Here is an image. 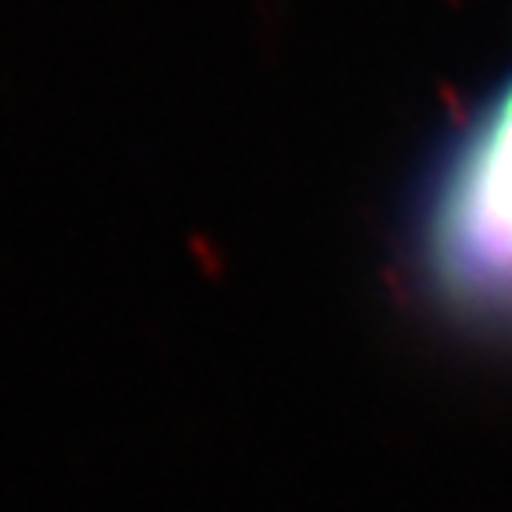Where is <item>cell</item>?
<instances>
[{"mask_svg":"<svg viewBox=\"0 0 512 512\" xmlns=\"http://www.w3.org/2000/svg\"><path fill=\"white\" fill-rule=\"evenodd\" d=\"M424 264L448 310L512 331V79L473 118L434 185Z\"/></svg>","mask_w":512,"mask_h":512,"instance_id":"cell-1","label":"cell"}]
</instances>
